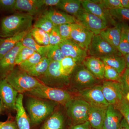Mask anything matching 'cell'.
I'll return each instance as SVG.
<instances>
[{
    "mask_svg": "<svg viewBox=\"0 0 129 129\" xmlns=\"http://www.w3.org/2000/svg\"><path fill=\"white\" fill-rule=\"evenodd\" d=\"M123 115L114 105L109 104L107 108L102 129H118Z\"/></svg>",
    "mask_w": 129,
    "mask_h": 129,
    "instance_id": "d6986e66",
    "label": "cell"
},
{
    "mask_svg": "<svg viewBox=\"0 0 129 129\" xmlns=\"http://www.w3.org/2000/svg\"><path fill=\"white\" fill-rule=\"evenodd\" d=\"M88 53L90 56L98 58L112 55H122L117 49L103 39L100 35L94 36Z\"/></svg>",
    "mask_w": 129,
    "mask_h": 129,
    "instance_id": "ba28073f",
    "label": "cell"
},
{
    "mask_svg": "<svg viewBox=\"0 0 129 129\" xmlns=\"http://www.w3.org/2000/svg\"><path fill=\"white\" fill-rule=\"evenodd\" d=\"M59 46L65 57L73 58L78 64L82 63L88 57V52L81 48L71 40L63 41Z\"/></svg>",
    "mask_w": 129,
    "mask_h": 129,
    "instance_id": "9a60e30c",
    "label": "cell"
},
{
    "mask_svg": "<svg viewBox=\"0 0 129 129\" xmlns=\"http://www.w3.org/2000/svg\"><path fill=\"white\" fill-rule=\"evenodd\" d=\"M81 5L83 9L100 18L108 24L110 23L113 26L117 24L114 19L109 13V11L103 6L101 1L83 0L81 1Z\"/></svg>",
    "mask_w": 129,
    "mask_h": 129,
    "instance_id": "7c38bea8",
    "label": "cell"
},
{
    "mask_svg": "<svg viewBox=\"0 0 129 129\" xmlns=\"http://www.w3.org/2000/svg\"><path fill=\"white\" fill-rule=\"evenodd\" d=\"M125 98L127 101L129 102V92H128L125 95Z\"/></svg>",
    "mask_w": 129,
    "mask_h": 129,
    "instance_id": "f5cc1de1",
    "label": "cell"
},
{
    "mask_svg": "<svg viewBox=\"0 0 129 129\" xmlns=\"http://www.w3.org/2000/svg\"><path fill=\"white\" fill-rule=\"evenodd\" d=\"M42 58L39 53L35 52L28 59L21 63L19 65V68L24 71H27L39 62Z\"/></svg>",
    "mask_w": 129,
    "mask_h": 129,
    "instance_id": "e575fe53",
    "label": "cell"
},
{
    "mask_svg": "<svg viewBox=\"0 0 129 129\" xmlns=\"http://www.w3.org/2000/svg\"><path fill=\"white\" fill-rule=\"evenodd\" d=\"M6 79L13 88L20 94L28 92L42 83L20 68H14Z\"/></svg>",
    "mask_w": 129,
    "mask_h": 129,
    "instance_id": "3957f363",
    "label": "cell"
},
{
    "mask_svg": "<svg viewBox=\"0 0 129 129\" xmlns=\"http://www.w3.org/2000/svg\"><path fill=\"white\" fill-rule=\"evenodd\" d=\"M51 62L46 57H45L42 58L37 64L25 72L30 76L39 78L45 73Z\"/></svg>",
    "mask_w": 129,
    "mask_h": 129,
    "instance_id": "f1b7e54d",
    "label": "cell"
},
{
    "mask_svg": "<svg viewBox=\"0 0 129 129\" xmlns=\"http://www.w3.org/2000/svg\"><path fill=\"white\" fill-rule=\"evenodd\" d=\"M114 106L120 111L129 125V102L127 101L125 96L118 104Z\"/></svg>",
    "mask_w": 129,
    "mask_h": 129,
    "instance_id": "74e56055",
    "label": "cell"
},
{
    "mask_svg": "<svg viewBox=\"0 0 129 129\" xmlns=\"http://www.w3.org/2000/svg\"><path fill=\"white\" fill-rule=\"evenodd\" d=\"M120 23L122 30L124 32L127 40L129 42V25L124 22H121Z\"/></svg>",
    "mask_w": 129,
    "mask_h": 129,
    "instance_id": "c3c4849f",
    "label": "cell"
},
{
    "mask_svg": "<svg viewBox=\"0 0 129 129\" xmlns=\"http://www.w3.org/2000/svg\"><path fill=\"white\" fill-rule=\"evenodd\" d=\"M55 106V103L40 100L37 98H28L26 106L30 125L37 126L45 120L53 113Z\"/></svg>",
    "mask_w": 129,
    "mask_h": 129,
    "instance_id": "7a4b0ae2",
    "label": "cell"
},
{
    "mask_svg": "<svg viewBox=\"0 0 129 129\" xmlns=\"http://www.w3.org/2000/svg\"><path fill=\"white\" fill-rule=\"evenodd\" d=\"M120 83L125 95L129 92V68H126L121 75Z\"/></svg>",
    "mask_w": 129,
    "mask_h": 129,
    "instance_id": "7bdbcfd3",
    "label": "cell"
},
{
    "mask_svg": "<svg viewBox=\"0 0 129 129\" xmlns=\"http://www.w3.org/2000/svg\"><path fill=\"white\" fill-rule=\"evenodd\" d=\"M50 45H59L63 41L60 35L58 26H55L49 34Z\"/></svg>",
    "mask_w": 129,
    "mask_h": 129,
    "instance_id": "60d3db41",
    "label": "cell"
},
{
    "mask_svg": "<svg viewBox=\"0 0 129 129\" xmlns=\"http://www.w3.org/2000/svg\"><path fill=\"white\" fill-rule=\"evenodd\" d=\"M82 63L96 78L104 79V64L100 58L89 56Z\"/></svg>",
    "mask_w": 129,
    "mask_h": 129,
    "instance_id": "44dd1931",
    "label": "cell"
},
{
    "mask_svg": "<svg viewBox=\"0 0 129 129\" xmlns=\"http://www.w3.org/2000/svg\"><path fill=\"white\" fill-rule=\"evenodd\" d=\"M23 95L19 93L16 100V123L18 129H30V123L23 103Z\"/></svg>",
    "mask_w": 129,
    "mask_h": 129,
    "instance_id": "ffe728a7",
    "label": "cell"
},
{
    "mask_svg": "<svg viewBox=\"0 0 129 129\" xmlns=\"http://www.w3.org/2000/svg\"><path fill=\"white\" fill-rule=\"evenodd\" d=\"M102 86L104 98L109 104L114 106L125 96L121 84L118 81L106 80Z\"/></svg>",
    "mask_w": 129,
    "mask_h": 129,
    "instance_id": "8fae6325",
    "label": "cell"
},
{
    "mask_svg": "<svg viewBox=\"0 0 129 129\" xmlns=\"http://www.w3.org/2000/svg\"><path fill=\"white\" fill-rule=\"evenodd\" d=\"M27 93L35 97L48 99L64 106L73 99L72 95L67 91L48 86L43 83Z\"/></svg>",
    "mask_w": 129,
    "mask_h": 129,
    "instance_id": "277c9868",
    "label": "cell"
},
{
    "mask_svg": "<svg viewBox=\"0 0 129 129\" xmlns=\"http://www.w3.org/2000/svg\"><path fill=\"white\" fill-rule=\"evenodd\" d=\"M3 122H0V128L1 127L2 125L3 124Z\"/></svg>",
    "mask_w": 129,
    "mask_h": 129,
    "instance_id": "db71d44e",
    "label": "cell"
},
{
    "mask_svg": "<svg viewBox=\"0 0 129 129\" xmlns=\"http://www.w3.org/2000/svg\"><path fill=\"white\" fill-rule=\"evenodd\" d=\"M0 129H18L16 122L6 121L3 122Z\"/></svg>",
    "mask_w": 129,
    "mask_h": 129,
    "instance_id": "f6af8a7d",
    "label": "cell"
},
{
    "mask_svg": "<svg viewBox=\"0 0 129 129\" xmlns=\"http://www.w3.org/2000/svg\"><path fill=\"white\" fill-rule=\"evenodd\" d=\"M101 2L103 6L108 11L122 8L120 0H103Z\"/></svg>",
    "mask_w": 129,
    "mask_h": 129,
    "instance_id": "b9f144b4",
    "label": "cell"
},
{
    "mask_svg": "<svg viewBox=\"0 0 129 129\" xmlns=\"http://www.w3.org/2000/svg\"><path fill=\"white\" fill-rule=\"evenodd\" d=\"M16 2V0H0V10L5 11H14Z\"/></svg>",
    "mask_w": 129,
    "mask_h": 129,
    "instance_id": "ee69618b",
    "label": "cell"
},
{
    "mask_svg": "<svg viewBox=\"0 0 129 129\" xmlns=\"http://www.w3.org/2000/svg\"><path fill=\"white\" fill-rule=\"evenodd\" d=\"M91 129H94L92 128H91Z\"/></svg>",
    "mask_w": 129,
    "mask_h": 129,
    "instance_id": "9f6ffc18",
    "label": "cell"
},
{
    "mask_svg": "<svg viewBox=\"0 0 129 129\" xmlns=\"http://www.w3.org/2000/svg\"><path fill=\"white\" fill-rule=\"evenodd\" d=\"M121 23H118L113 27L106 28L99 34L100 36L112 46L117 49L121 38Z\"/></svg>",
    "mask_w": 129,
    "mask_h": 129,
    "instance_id": "7402d4cb",
    "label": "cell"
},
{
    "mask_svg": "<svg viewBox=\"0 0 129 129\" xmlns=\"http://www.w3.org/2000/svg\"><path fill=\"white\" fill-rule=\"evenodd\" d=\"M2 102L1 101V99H0V104H1V103Z\"/></svg>",
    "mask_w": 129,
    "mask_h": 129,
    "instance_id": "11a10c76",
    "label": "cell"
},
{
    "mask_svg": "<svg viewBox=\"0 0 129 129\" xmlns=\"http://www.w3.org/2000/svg\"><path fill=\"white\" fill-rule=\"evenodd\" d=\"M33 16L25 13H16L3 18L1 21L0 37L5 38L32 29Z\"/></svg>",
    "mask_w": 129,
    "mask_h": 129,
    "instance_id": "6da1fadb",
    "label": "cell"
},
{
    "mask_svg": "<svg viewBox=\"0 0 129 129\" xmlns=\"http://www.w3.org/2000/svg\"><path fill=\"white\" fill-rule=\"evenodd\" d=\"M118 50L121 55L124 57L129 53V42L122 29L121 38Z\"/></svg>",
    "mask_w": 129,
    "mask_h": 129,
    "instance_id": "ab89813d",
    "label": "cell"
},
{
    "mask_svg": "<svg viewBox=\"0 0 129 129\" xmlns=\"http://www.w3.org/2000/svg\"><path fill=\"white\" fill-rule=\"evenodd\" d=\"M43 14L49 18L55 26L65 24L78 23L75 17L57 9L51 8L45 11Z\"/></svg>",
    "mask_w": 129,
    "mask_h": 129,
    "instance_id": "ac0fdd59",
    "label": "cell"
},
{
    "mask_svg": "<svg viewBox=\"0 0 129 129\" xmlns=\"http://www.w3.org/2000/svg\"><path fill=\"white\" fill-rule=\"evenodd\" d=\"M74 24H65L58 25V29L63 41L70 40V36Z\"/></svg>",
    "mask_w": 129,
    "mask_h": 129,
    "instance_id": "f35d334b",
    "label": "cell"
},
{
    "mask_svg": "<svg viewBox=\"0 0 129 129\" xmlns=\"http://www.w3.org/2000/svg\"><path fill=\"white\" fill-rule=\"evenodd\" d=\"M30 30L21 41L22 44L23 46L30 48L39 53L42 57H46L50 45L46 46L38 44L32 37Z\"/></svg>",
    "mask_w": 129,
    "mask_h": 129,
    "instance_id": "4316f807",
    "label": "cell"
},
{
    "mask_svg": "<svg viewBox=\"0 0 129 129\" xmlns=\"http://www.w3.org/2000/svg\"><path fill=\"white\" fill-rule=\"evenodd\" d=\"M64 118L62 114L56 112L45 120L39 129H64Z\"/></svg>",
    "mask_w": 129,
    "mask_h": 129,
    "instance_id": "83f0119b",
    "label": "cell"
},
{
    "mask_svg": "<svg viewBox=\"0 0 129 129\" xmlns=\"http://www.w3.org/2000/svg\"><path fill=\"white\" fill-rule=\"evenodd\" d=\"M23 46L21 42H20L11 51L0 58V80L6 79L14 70L16 65V57Z\"/></svg>",
    "mask_w": 129,
    "mask_h": 129,
    "instance_id": "5bb4252c",
    "label": "cell"
},
{
    "mask_svg": "<svg viewBox=\"0 0 129 129\" xmlns=\"http://www.w3.org/2000/svg\"><path fill=\"white\" fill-rule=\"evenodd\" d=\"M121 75L115 69L104 64V77L107 81L120 83Z\"/></svg>",
    "mask_w": 129,
    "mask_h": 129,
    "instance_id": "d590c367",
    "label": "cell"
},
{
    "mask_svg": "<svg viewBox=\"0 0 129 129\" xmlns=\"http://www.w3.org/2000/svg\"><path fill=\"white\" fill-rule=\"evenodd\" d=\"M75 17L78 23L91 31L95 35H99L102 30L108 27V24L105 21L83 8Z\"/></svg>",
    "mask_w": 129,
    "mask_h": 129,
    "instance_id": "9c48e42d",
    "label": "cell"
},
{
    "mask_svg": "<svg viewBox=\"0 0 129 129\" xmlns=\"http://www.w3.org/2000/svg\"><path fill=\"white\" fill-rule=\"evenodd\" d=\"M118 129H129V125L124 118H123Z\"/></svg>",
    "mask_w": 129,
    "mask_h": 129,
    "instance_id": "681fc988",
    "label": "cell"
},
{
    "mask_svg": "<svg viewBox=\"0 0 129 129\" xmlns=\"http://www.w3.org/2000/svg\"><path fill=\"white\" fill-rule=\"evenodd\" d=\"M61 0H43L45 7H56L59 4Z\"/></svg>",
    "mask_w": 129,
    "mask_h": 129,
    "instance_id": "7dc6e473",
    "label": "cell"
},
{
    "mask_svg": "<svg viewBox=\"0 0 129 129\" xmlns=\"http://www.w3.org/2000/svg\"><path fill=\"white\" fill-rule=\"evenodd\" d=\"M44 7L43 0H16L14 10L33 17L39 13Z\"/></svg>",
    "mask_w": 129,
    "mask_h": 129,
    "instance_id": "e0dca14e",
    "label": "cell"
},
{
    "mask_svg": "<svg viewBox=\"0 0 129 129\" xmlns=\"http://www.w3.org/2000/svg\"><path fill=\"white\" fill-rule=\"evenodd\" d=\"M109 12L114 19H116L121 22L124 21L129 22V9L123 8L109 10Z\"/></svg>",
    "mask_w": 129,
    "mask_h": 129,
    "instance_id": "836d02e7",
    "label": "cell"
},
{
    "mask_svg": "<svg viewBox=\"0 0 129 129\" xmlns=\"http://www.w3.org/2000/svg\"><path fill=\"white\" fill-rule=\"evenodd\" d=\"M81 98L91 106L107 108L109 105L104 98L102 85H94L79 91Z\"/></svg>",
    "mask_w": 129,
    "mask_h": 129,
    "instance_id": "30bf717a",
    "label": "cell"
},
{
    "mask_svg": "<svg viewBox=\"0 0 129 129\" xmlns=\"http://www.w3.org/2000/svg\"><path fill=\"white\" fill-rule=\"evenodd\" d=\"M104 64L117 70L122 75L126 68V62L124 56L122 55H112L100 58Z\"/></svg>",
    "mask_w": 129,
    "mask_h": 129,
    "instance_id": "484cf974",
    "label": "cell"
},
{
    "mask_svg": "<svg viewBox=\"0 0 129 129\" xmlns=\"http://www.w3.org/2000/svg\"><path fill=\"white\" fill-rule=\"evenodd\" d=\"M18 93L6 79L0 80V99L6 108L15 110Z\"/></svg>",
    "mask_w": 129,
    "mask_h": 129,
    "instance_id": "2e32d148",
    "label": "cell"
},
{
    "mask_svg": "<svg viewBox=\"0 0 129 129\" xmlns=\"http://www.w3.org/2000/svg\"><path fill=\"white\" fill-rule=\"evenodd\" d=\"M126 62V68H129V53L124 56Z\"/></svg>",
    "mask_w": 129,
    "mask_h": 129,
    "instance_id": "816d5d0a",
    "label": "cell"
},
{
    "mask_svg": "<svg viewBox=\"0 0 129 129\" xmlns=\"http://www.w3.org/2000/svg\"><path fill=\"white\" fill-rule=\"evenodd\" d=\"M94 36V33L80 24L75 23L70 36V40L87 51Z\"/></svg>",
    "mask_w": 129,
    "mask_h": 129,
    "instance_id": "4fadbf2b",
    "label": "cell"
},
{
    "mask_svg": "<svg viewBox=\"0 0 129 129\" xmlns=\"http://www.w3.org/2000/svg\"><path fill=\"white\" fill-rule=\"evenodd\" d=\"M60 63L61 69L63 73L69 77H71V75L78 64L76 60L70 57H65Z\"/></svg>",
    "mask_w": 129,
    "mask_h": 129,
    "instance_id": "1f68e13d",
    "label": "cell"
},
{
    "mask_svg": "<svg viewBox=\"0 0 129 129\" xmlns=\"http://www.w3.org/2000/svg\"><path fill=\"white\" fill-rule=\"evenodd\" d=\"M31 35L33 39L38 44L42 46L50 45L49 34L44 30L38 28H32Z\"/></svg>",
    "mask_w": 129,
    "mask_h": 129,
    "instance_id": "f546056e",
    "label": "cell"
},
{
    "mask_svg": "<svg viewBox=\"0 0 129 129\" xmlns=\"http://www.w3.org/2000/svg\"><path fill=\"white\" fill-rule=\"evenodd\" d=\"M30 30L19 33L7 38L0 37V58L13 49L18 43L22 41Z\"/></svg>",
    "mask_w": 129,
    "mask_h": 129,
    "instance_id": "cb8c5ba5",
    "label": "cell"
},
{
    "mask_svg": "<svg viewBox=\"0 0 129 129\" xmlns=\"http://www.w3.org/2000/svg\"><path fill=\"white\" fill-rule=\"evenodd\" d=\"M65 106L67 115L71 120L72 125L80 124L88 121L90 106L84 99L73 98Z\"/></svg>",
    "mask_w": 129,
    "mask_h": 129,
    "instance_id": "8992f818",
    "label": "cell"
},
{
    "mask_svg": "<svg viewBox=\"0 0 129 129\" xmlns=\"http://www.w3.org/2000/svg\"><path fill=\"white\" fill-rule=\"evenodd\" d=\"M97 79L80 63L77 64L71 75L70 83L74 88L80 91L94 86Z\"/></svg>",
    "mask_w": 129,
    "mask_h": 129,
    "instance_id": "52a82bcc",
    "label": "cell"
},
{
    "mask_svg": "<svg viewBox=\"0 0 129 129\" xmlns=\"http://www.w3.org/2000/svg\"><path fill=\"white\" fill-rule=\"evenodd\" d=\"M35 52L30 48L23 46L19 52L15 61L16 65H19Z\"/></svg>",
    "mask_w": 129,
    "mask_h": 129,
    "instance_id": "8d00e7d4",
    "label": "cell"
},
{
    "mask_svg": "<svg viewBox=\"0 0 129 129\" xmlns=\"http://www.w3.org/2000/svg\"><path fill=\"white\" fill-rule=\"evenodd\" d=\"M107 108L90 106L88 121L92 128L102 129Z\"/></svg>",
    "mask_w": 129,
    "mask_h": 129,
    "instance_id": "603a6c76",
    "label": "cell"
},
{
    "mask_svg": "<svg viewBox=\"0 0 129 129\" xmlns=\"http://www.w3.org/2000/svg\"><path fill=\"white\" fill-rule=\"evenodd\" d=\"M122 8L129 9V0H120Z\"/></svg>",
    "mask_w": 129,
    "mask_h": 129,
    "instance_id": "f907efd6",
    "label": "cell"
},
{
    "mask_svg": "<svg viewBox=\"0 0 129 129\" xmlns=\"http://www.w3.org/2000/svg\"><path fill=\"white\" fill-rule=\"evenodd\" d=\"M37 78L45 85L58 88L68 85L70 82V77L63 73L59 62H51L45 73Z\"/></svg>",
    "mask_w": 129,
    "mask_h": 129,
    "instance_id": "5b68a950",
    "label": "cell"
},
{
    "mask_svg": "<svg viewBox=\"0 0 129 129\" xmlns=\"http://www.w3.org/2000/svg\"><path fill=\"white\" fill-rule=\"evenodd\" d=\"M91 126L88 121L80 124L72 125L69 129H91Z\"/></svg>",
    "mask_w": 129,
    "mask_h": 129,
    "instance_id": "bcb514c9",
    "label": "cell"
},
{
    "mask_svg": "<svg viewBox=\"0 0 129 129\" xmlns=\"http://www.w3.org/2000/svg\"><path fill=\"white\" fill-rule=\"evenodd\" d=\"M55 26L49 18L42 14L35 22L34 27L40 29L49 34Z\"/></svg>",
    "mask_w": 129,
    "mask_h": 129,
    "instance_id": "4dcf8cb0",
    "label": "cell"
},
{
    "mask_svg": "<svg viewBox=\"0 0 129 129\" xmlns=\"http://www.w3.org/2000/svg\"><path fill=\"white\" fill-rule=\"evenodd\" d=\"M65 57L59 45H50L46 57L51 62H60Z\"/></svg>",
    "mask_w": 129,
    "mask_h": 129,
    "instance_id": "d6a6232c",
    "label": "cell"
},
{
    "mask_svg": "<svg viewBox=\"0 0 129 129\" xmlns=\"http://www.w3.org/2000/svg\"><path fill=\"white\" fill-rule=\"evenodd\" d=\"M56 7L75 17L83 8L81 0H61Z\"/></svg>",
    "mask_w": 129,
    "mask_h": 129,
    "instance_id": "d4e9b609",
    "label": "cell"
},
{
    "mask_svg": "<svg viewBox=\"0 0 129 129\" xmlns=\"http://www.w3.org/2000/svg\"><path fill=\"white\" fill-rule=\"evenodd\" d=\"M0 110H1V108H0Z\"/></svg>",
    "mask_w": 129,
    "mask_h": 129,
    "instance_id": "6f0895ef",
    "label": "cell"
}]
</instances>
